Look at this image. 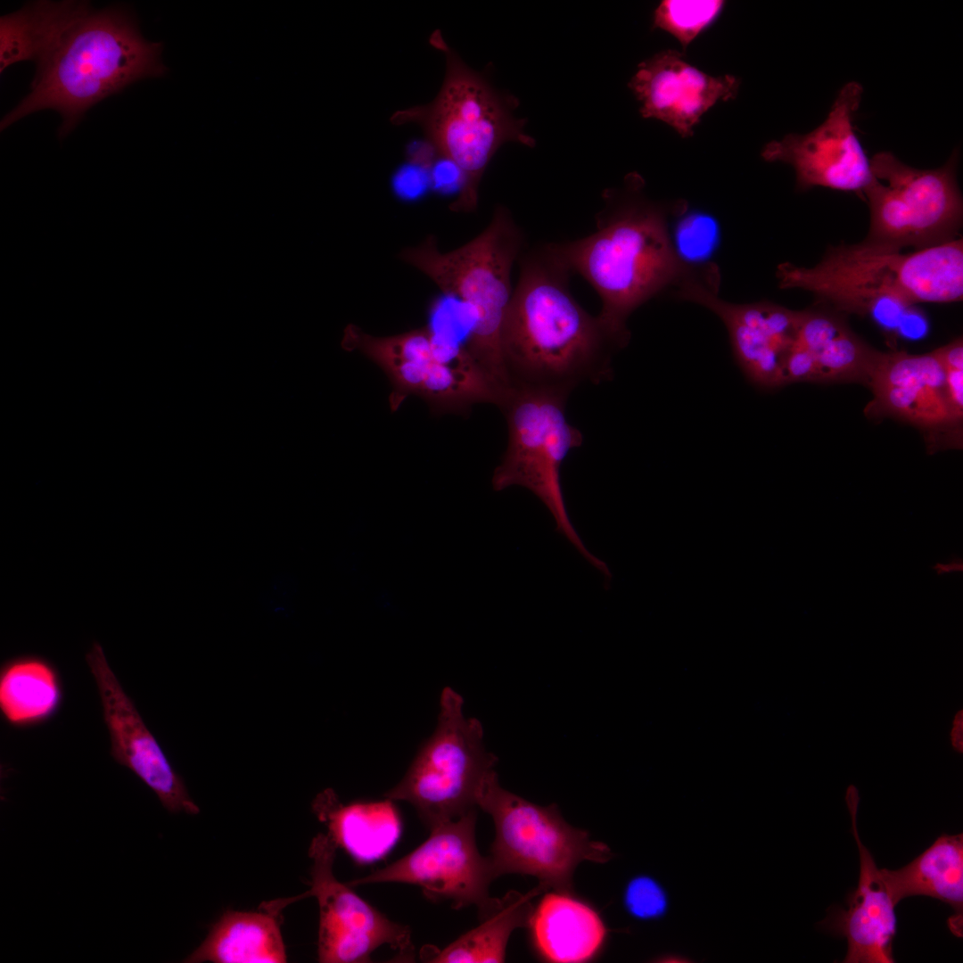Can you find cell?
<instances>
[{"mask_svg":"<svg viewBox=\"0 0 963 963\" xmlns=\"http://www.w3.org/2000/svg\"><path fill=\"white\" fill-rule=\"evenodd\" d=\"M477 806L495 826L488 856L495 878L529 875L546 889L572 893V876L580 862L603 863L612 857L607 845L567 823L556 804L540 806L504 789L495 770L485 778Z\"/></svg>","mask_w":963,"mask_h":963,"instance_id":"cell-9","label":"cell"},{"mask_svg":"<svg viewBox=\"0 0 963 963\" xmlns=\"http://www.w3.org/2000/svg\"><path fill=\"white\" fill-rule=\"evenodd\" d=\"M547 889L538 884L527 893L511 890L499 898L496 909L482 923L445 948L425 946L423 961L434 963L504 962L512 933L527 926L532 911L531 900Z\"/></svg>","mask_w":963,"mask_h":963,"instance_id":"cell-25","label":"cell"},{"mask_svg":"<svg viewBox=\"0 0 963 963\" xmlns=\"http://www.w3.org/2000/svg\"><path fill=\"white\" fill-rule=\"evenodd\" d=\"M431 188L440 193L462 192L465 178L460 169L451 160L438 157L430 169Z\"/></svg>","mask_w":963,"mask_h":963,"instance_id":"cell-33","label":"cell"},{"mask_svg":"<svg viewBox=\"0 0 963 963\" xmlns=\"http://www.w3.org/2000/svg\"><path fill=\"white\" fill-rule=\"evenodd\" d=\"M867 383L875 405L885 413L928 429L956 422L934 350L921 355L878 351Z\"/></svg>","mask_w":963,"mask_h":963,"instance_id":"cell-19","label":"cell"},{"mask_svg":"<svg viewBox=\"0 0 963 963\" xmlns=\"http://www.w3.org/2000/svg\"><path fill=\"white\" fill-rule=\"evenodd\" d=\"M430 43L445 55L441 87L433 101L398 111L391 121L394 125H419L437 156L460 169L465 185L449 208L455 212L474 211L481 179L499 147L507 142L533 147L535 140L523 130L525 119L512 113L517 103L469 68L448 45L440 31L432 34Z\"/></svg>","mask_w":963,"mask_h":963,"instance_id":"cell-6","label":"cell"},{"mask_svg":"<svg viewBox=\"0 0 963 963\" xmlns=\"http://www.w3.org/2000/svg\"><path fill=\"white\" fill-rule=\"evenodd\" d=\"M862 94L860 83H846L819 126L807 134L790 133L780 140L769 142L761 151V157L769 162L791 165L797 190L821 186L853 192L863 199V191L874 176L870 159L853 126V116Z\"/></svg>","mask_w":963,"mask_h":963,"instance_id":"cell-14","label":"cell"},{"mask_svg":"<svg viewBox=\"0 0 963 963\" xmlns=\"http://www.w3.org/2000/svg\"><path fill=\"white\" fill-rule=\"evenodd\" d=\"M337 845L328 834L312 840L310 889L319 907L317 955L322 963H365L382 945L403 961H412L414 948L407 926L391 921L333 875Z\"/></svg>","mask_w":963,"mask_h":963,"instance_id":"cell-13","label":"cell"},{"mask_svg":"<svg viewBox=\"0 0 963 963\" xmlns=\"http://www.w3.org/2000/svg\"><path fill=\"white\" fill-rule=\"evenodd\" d=\"M718 240V226L707 214L693 211L678 223L675 243L676 254L687 267V262H701L714 250Z\"/></svg>","mask_w":963,"mask_h":963,"instance_id":"cell-29","label":"cell"},{"mask_svg":"<svg viewBox=\"0 0 963 963\" xmlns=\"http://www.w3.org/2000/svg\"><path fill=\"white\" fill-rule=\"evenodd\" d=\"M269 903L266 912L226 911L206 939L184 962L282 963L286 953L277 912Z\"/></svg>","mask_w":963,"mask_h":963,"instance_id":"cell-24","label":"cell"},{"mask_svg":"<svg viewBox=\"0 0 963 963\" xmlns=\"http://www.w3.org/2000/svg\"><path fill=\"white\" fill-rule=\"evenodd\" d=\"M945 374L946 393L956 422L963 416V342L958 338L934 350Z\"/></svg>","mask_w":963,"mask_h":963,"instance_id":"cell-30","label":"cell"},{"mask_svg":"<svg viewBox=\"0 0 963 963\" xmlns=\"http://www.w3.org/2000/svg\"><path fill=\"white\" fill-rule=\"evenodd\" d=\"M959 150L940 168L910 167L890 152L870 159L863 191L870 223L866 241L898 250L923 249L958 238L963 202L957 183Z\"/></svg>","mask_w":963,"mask_h":963,"instance_id":"cell-11","label":"cell"},{"mask_svg":"<svg viewBox=\"0 0 963 963\" xmlns=\"http://www.w3.org/2000/svg\"><path fill=\"white\" fill-rule=\"evenodd\" d=\"M341 347L361 352L385 373L391 384L392 410L409 395H417L435 414H465L476 403L499 406L506 393L463 344L444 339L429 327L380 337L349 324Z\"/></svg>","mask_w":963,"mask_h":963,"instance_id":"cell-7","label":"cell"},{"mask_svg":"<svg viewBox=\"0 0 963 963\" xmlns=\"http://www.w3.org/2000/svg\"><path fill=\"white\" fill-rule=\"evenodd\" d=\"M162 45L141 34L124 7L93 10L89 5L51 45L36 64L29 94L1 121V130L45 109L60 113V136L106 97L147 78L163 76Z\"/></svg>","mask_w":963,"mask_h":963,"instance_id":"cell-3","label":"cell"},{"mask_svg":"<svg viewBox=\"0 0 963 963\" xmlns=\"http://www.w3.org/2000/svg\"><path fill=\"white\" fill-rule=\"evenodd\" d=\"M524 250V236L512 213L498 206L477 236L441 251L433 235L405 248L399 258L433 281L460 305L470 356L504 391L511 389L501 334L511 300V271Z\"/></svg>","mask_w":963,"mask_h":963,"instance_id":"cell-5","label":"cell"},{"mask_svg":"<svg viewBox=\"0 0 963 963\" xmlns=\"http://www.w3.org/2000/svg\"><path fill=\"white\" fill-rule=\"evenodd\" d=\"M641 186L638 176H630L623 190L605 192L593 233L551 243L572 274L597 292V317L618 349L630 341L631 313L690 273L676 254L663 210L643 197Z\"/></svg>","mask_w":963,"mask_h":963,"instance_id":"cell-2","label":"cell"},{"mask_svg":"<svg viewBox=\"0 0 963 963\" xmlns=\"http://www.w3.org/2000/svg\"><path fill=\"white\" fill-rule=\"evenodd\" d=\"M568 397L535 391L510 389L499 405L508 430L506 449L492 476V487L500 491L520 486L532 492L547 508L556 531L605 579L607 564L585 546L569 517L563 494L560 471L570 451L583 437L566 418Z\"/></svg>","mask_w":963,"mask_h":963,"instance_id":"cell-8","label":"cell"},{"mask_svg":"<svg viewBox=\"0 0 963 963\" xmlns=\"http://www.w3.org/2000/svg\"><path fill=\"white\" fill-rule=\"evenodd\" d=\"M782 289L812 292L836 309L885 321L903 304L949 303L963 296L962 238L902 252L866 240L832 246L813 267L785 262Z\"/></svg>","mask_w":963,"mask_h":963,"instance_id":"cell-4","label":"cell"},{"mask_svg":"<svg viewBox=\"0 0 963 963\" xmlns=\"http://www.w3.org/2000/svg\"><path fill=\"white\" fill-rule=\"evenodd\" d=\"M887 888L898 904L911 896L937 899L954 910L949 927L962 936L963 834H942L910 863L898 869L881 868Z\"/></svg>","mask_w":963,"mask_h":963,"instance_id":"cell-23","label":"cell"},{"mask_svg":"<svg viewBox=\"0 0 963 963\" xmlns=\"http://www.w3.org/2000/svg\"><path fill=\"white\" fill-rule=\"evenodd\" d=\"M951 747L958 753H963V710H959L952 720L950 731Z\"/></svg>","mask_w":963,"mask_h":963,"instance_id":"cell-34","label":"cell"},{"mask_svg":"<svg viewBox=\"0 0 963 963\" xmlns=\"http://www.w3.org/2000/svg\"><path fill=\"white\" fill-rule=\"evenodd\" d=\"M628 910L637 918H651L661 915L666 906L663 892L652 879L640 877L633 879L625 893Z\"/></svg>","mask_w":963,"mask_h":963,"instance_id":"cell-31","label":"cell"},{"mask_svg":"<svg viewBox=\"0 0 963 963\" xmlns=\"http://www.w3.org/2000/svg\"><path fill=\"white\" fill-rule=\"evenodd\" d=\"M877 352L839 317L824 311L802 310L786 362V383L867 382Z\"/></svg>","mask_w":963,"mask_h":963,"instance_id":"cell-20","label":"cell"},{"mask_svg":"<svg viewBox=\"0 0 963 963\" xmlns=\"http://www.w3.org/2000/svg\"><path fill=\"white\" fill-rule=\"evenodd\" d=\"M312 810L337 847L359 863L382 859L400 835V817L390 798L344 804L332 788H326L313 800Z\"/></svg>","mask_w":963,"mask_h":963,"instance_id":"cell-22","label":"cell"},{"mask_svg":"<svg viewBox=\"0 0 963 963\" xmlns=\"http://www.w3.org/2000/svg\"><path fill=\"white\" fill-rule=\"evenodd\" d=\"M934 569L936 570L937 573H939V574H941V573H948V572H960V571H962V562L959 561V560H957L956 562L952 561V562L945 564H937L935 565Z\"/></svg>","mask_w":963,"mask_h":963,"instance_id":"cell-35","label":"cell"},{"mask_svg":"<svg viewBox=\"0 0 963 963\" xmlns=\"http://www.w3.org/2000/svg\"><path fill=\"white\" fill-rule=\"evenodd\" d=\"M725 4L721 0H663L654 10V28L671 34L686 50L715 23Z\"/></svg>","mask_w":963,"mask_h":963,"instance_id":"cell-28","label":"cell"},{"mask_svg":"<svg viewBox=\"0 0 963 963\" xmlns=\"http://www.w3.org/2000/svg\"><path fill=\"white\" fill-rule=\"evenodd\" d=\"M90 4L84 1H36L0 19V70L31 61L36 64L66 27Z\"/></svg>","mask_w":963,"mask_h":963,"instance_id":"cell-27","label":"cell"},{"mask_svg":"<svg viewBox=\"0 0 963 963\" xmlns=\"http://www.w3.org/2000/svg\"><path fill=\"white\" fill-rule=\"evenodd\" d=\"M680 299L700 304L725 325L735 359L747 380L763 389L786 385V362L794 342L802 310L769 302L737 304L721 300L715 285L686 276Z\"/></svg>","mask_w":963,"mask_h":963,"instance_id":"cell-15","label":"cell"},{"mask_svg":"<svg viewBox=\"0 0 963 963\" xmlns=\"http://www.w3.org/2000/svg\"><path fill=\"white\" fill-rule=\"evenodd\" d=\"M476 810L432 827L429 838L413 852L348 885H416L432 901H449L456 910L474 905L480 919L487 917L499 898L489 893L495 877L489 857L476 845Z\"/></svg>","mask_w":963,"mask_h":963,"instance_id":"cell-12","label":"cell"},{"mask_svg":"<svg viewBox=\"0 0 963 963\" xmlns=\"http://www.w3.org/2000/svg\"><path fill=\"white\" fill-rule=\"evenodd\" d=\"M517 261L519 276L501 334L511 389L568 397L582 383L611 378L618 347L597 316L575 300L572 272L552 243L523 250Z\"/></svg>","mask_w":963,"mask_h":963,"instance_id":"cell-1","label":"cell"},{"mask_svg":"<svg viewBox=\"0 0 963 963\" xmlns=\"http://www.w3.org/2000/svg\"><path fill=\"white\" fill-rule=\"evenodd\" d=\"M739 86L736 76L707 74L673 49L641 62L629 83L642 117L666 123L682 138L693 136L703 115L718 102L735 99Z\"/></svg>","mask_w":963,"mask_h":963,"instance_id":"cell-17","label":"cell"},{"mask_svg":"<svg viewBox=\"0 0 963 963\" xmlns=\"http://www.w3.org/2000/svg\"><path fill=\"white\" fill-rule=\"evenodd\" d=\"M86 661L101 698L112 758L149 786L169 811L198 814L200 809L189 795L184 780L172 768L124 691L99 643L93 644L86 654Z\"/></svg>","mask_w":963,"mask_h":963,"instance_id":"cell-16","label":"cell"},{"mask_svg":"<svg viewBox=\"0 0 963 963\" xmlns=\"http://www.w3.org/2000/svg\"><path fill=\"white\" fill-rule=\"evenodd\" d=\"M62 700L59 675L46 659L24 655L7 661L0 673V710L15 727L46 721Z\"/></svg>","mask_w":963,"mask_h":963,"instance_id":"cell-26","label":"cell"},{"mask_svg":"<svg viewBox=\"0 0 963 963\" xmlns=\"http://www.w3.org/2000/svg\"><path fill=\"white\" fill-rule=\"evenodd\" d=\"M527 926L541 959L556 963H580L601 951L607 929L597 910L572 893L556 891L542 896Z\"/></svg>","mask_w":963,"mask_h":963,"instance_id":"cell-21","label":"cell"},{"mask_svg":"<svg viewBox=\"0 0 963 963\" xmlns=\"http://www.w3.org/2000/svg\"><path fill=\"white\" fill-rule=\"evenodd\" d=\"M845 802L860 857L857 887L846 897L847 908L832 906L819 926L847 941L844 963H893V944L897 934L896 903L881 868L862 844L857 827L860 803L858 788L848 786Z\"/></svg>","mask_w":963,"mask_h":963,"instance_id":"cell-18","label":"cell"},{"mask_svg":"<svg viewBox=\"0 0 963 963\" xmlns=\"http://www.w3.org/2000/svg\"><path fill=\"white\" fill-rule=\"evenodd\" d=\"M430 187V168L415 161L402 165L392 177L393 191L404 201L418 200Z\"/></svg>","mask_w":963,"mask_h":963,"instance_id":"cell-32","label":"cell"},{"mask_svg":"<svg viewBox=\"0 0 963 963\" xmlns=\"http://www.w3.org/2000/svg\"><path fill=\"white\" fill-rule=\"evenodd\" d=\"M463 704L458 693L443 689L434 732L385 794L410 803L430 829L477 809L481 786L498 761L485 748L481 722L466 718Z\"/></svg>","mask_w":963,"mask_h":963,"instance_id":"cell-10","label":"cell"}]
</instances>
